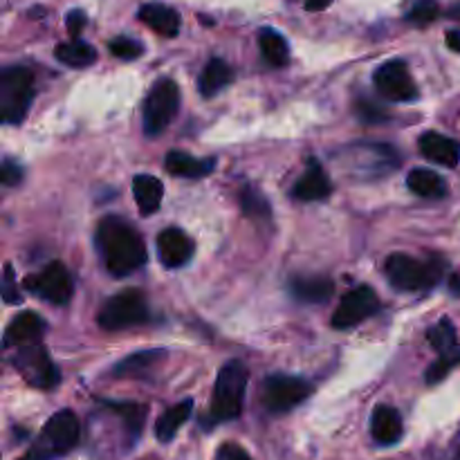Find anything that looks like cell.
Here are the masks:
<instances>
[{
	"label": "cell",
	"instance_id": "1",
	"mask_svg": "<svg viewBox=\"0 0 460 460\" xmlns=\"http://www.w3.org/2000/svg\"><path fill=\"white\" fill-rule=\"evenodd\" d=\"M94 245L112 277H128L146 263L144 241L119 216H108L97 225Z\"/></svg>",
	"mask_w": 460,
	"mask_h": 460
},
{
	"label": "cell",
	"instance_id": "2",
	"mask_svg": "<svg viewBox=\"0 0 460 460\" xmlns=\"http://www.w3.org/2000/svg\"><path fill=\"white\" fill-rule=\"evenodd\" d=\"M81 438V425L79 418L70 411V409H63V411L54 413L45 427L40 429V434L36 436L34 445L27 449V454L21 460H57L63 458L67 452L79 445Z\"/></svg>",
	"mask_w": 460,
	"mask_h": 460
},
{
	"label": "cell",
	"instance_id": "3",
	"mask_svg": "<svg viewBox=\"0 0 460 460\" xmlns=\"http://www.w3.org/2000/svg\"><path fill=\"white\" fill-rule=\"evenodd\" d=\"M247 380H250V373H247V367L243 362L234 359V362L225 364L220 368L209 407V420L214 425L236 420L241 416L243 402H245Z\"/></svg>",
	"mask_w": 460,
	"mask_h": 460
},
{
	"label": "cell",
	"instance_id": "4",
	"mask_svg": "<svg viewBox=\"0 0 460 460\" xmlns=\"http://www.w3.org/2000/svg\"><path fill=\"white\" fill-rule=\"evenodd\" d=\"M443 270L445 263L440 259L418 261L409 254H391L385 265V274L391 286L404 292L434 288L443 277Z\"/></svg>",
	"mask_w": 460,
	"mask_h": 460
},
{
	"label": "cell",
	"instance_id": "5",
	"mask_svg": "<svg viewBox=\"0 0 460 460\" xmlns=\"http://www.w3.org/2000/svg\"><path fill=\"white\" fill-rule=\"evenodd\" d=\"M34 99V75L22 66L4 67L0 75V117L4 124H21Z\"/></svg>",
	"mask_w": 460,
	"mask_h": 460
},
{
	"label": "cell",
	"instance_id": "6",
	"mask_svg": "<svg viewBox=\"0 0 460 460\" xmlns=\"http://www.w3.org/2000/svg\"><path fill=\"white\" fill-rule=\"evenodd\" d=\"M180 108V88L173 79H160L153 84L148 90L146 99H144L142 119H144V133L155 137L166 126L173 121L175 112Z\"/></svg>",
	"mask_w": 460,
	"mask_h": 460
},
{
	"label": "cell",
	"instance_id": "7",
	"mask_svg": "<svg viewBox=\"0 0 460 460\" xmlns=\"http://www.w3.org/2000/svg\"><path fill=\"white\" fill-rule=\"evenodd\" d=\"M97 322L103 331L111 332L126 331V328H133L148 322V305L144 301L142 292L124 290L119 295L111 296L102 305V310H99Z\"/></svg>",
	"mask_w": 460,
	"mask_h": 460
},
{
	"label": "cell",
	"instance_id": "8",
	"mask_svg": "<svg viewBox=\"0 0 460 460\" xmlns=\"http://www.w3.org/2000/svg\"><path fill=\"white\" fill-rule=\"evenodd\" d=\"M313 394V385L304 377L295 376H270L261 386V400L270 413H288L299 407L308 395Z\"/></svg>",
	"mask_w": 460,
	"mask_h": 460
},
{
	"label": "cell",
	"instance_id": "9",
	"mask_svg": "<svg viewBox=\"0 0 460 460\" xmlns=\"http://www.w3.org/2000/svg\"><path fill=\"white\" fill-rule=\"evenodd\" d=\"M12 362L21 371V376L36 389L49 391L61 382L58 367L48 358V350L40 346V341L39 344L18 346V353Z\"/></svg>",
	"mask_w": 460,
	"mask_h": 460
},
{
	"label": "cell",
	"instance_id": "10",
	"mask_svg": "<svg viewBox=\"0 0 460 460\" xmlns=\"http://www.w3.org/2000/svg\"><path fill=\"white\" fill-rule=\"evenodd\" d=\"M25 288L30 292H34L36 296H40L43 301L54 305H66L72 299V279L70 272L66 270V265L61 261H54L48 268L40 270L36 277L25 279Z\"/></svg>",
	"mask_w": 460,
	"mask_h": 460
},
{
	"label": "cell",
	"instance_id": "11",
	"mask_svg": "<svg viewBox=\"0 0 460 460\" xmlns=\"http://www.w3.org/2000/svg\"><path fill=\"white\" fill-rule=\"evenodd\" d=\"M376 90L389 102H416L418 88L416 81L409 75L407 63L395 58V61L382 63L373 75Z\"/></svg>",
	"mask_w": 460,
	"mask_h": 460
},
{
	"label": "cell",
	"instance_id": "12",
	"mask_svg": "<svg viewBox=\"0 0 460 460\" xmlns=\"http://www.w3.org/2000/svg\"><path fill=\"white\" fill-rule=\"evenodd\" d=\"M377 310H380V299H377L373 288H353V290L341 296L340 305H337L335 314H332V328H337V331L353 328L362 323L364 319L371 317V314H376Z\"/></svg>",
	"mask_w": 460,
	"mask_h": 460
},
{
	"label": "cell",
	"instance_id": "13",
	"mask_svg": "<svg viewBox=\"0 0 460 460\" xmlns=\"http://www.w3.org/2000/svg\"><path fill=\"white\" fill-rule=\"evenodd\" d=\"M193 250H196V245H193L191 238L178 227L164 229L157 236V256H160L162 265H166V268H182V265H187L191 261Z\"/></svg>",
	"mask_w": 460,
	"mask_h": 460
},
{
	"label": "cell",
	"instance_id": "14",
	"mask_svg": "<svg viewBox=\"0 0 460 460\" xmlns=\"http://www.w3.org/2000/svg\"><path fill=\"white\" fill-rule=\"evenodd\" d=\"M43 332H45L43 317L25 310V313L16 314V317L12 319V323L7 326V331H4V340H3L4 349H13V346L18 349V346L39 344Z\"/></svg>",
	"mask_w": 460,
	"mask_h": 460
},
{
	"label": "cell",
	"instance_id": "15",
	"mask_svg": "<svg viewBox=\"0 0 460 460\" xmlns=\"http://www.w3.org/2000/svg\"><path fill=\"white\" fill-rule=\"evenodd\" d=\"M332 191L331 178L326 175V171L319 166L317 160H310L308 169L305 173L301 175L299 180L292 187V198L301 202H317V200H326Z\"/></svg>",
	"mask_w": 460,
	"mask_h": 460
},
{
	"label": "cell",
	"instance_id": "16",
	"mask_svg": "<svg viewBox=\"0 0 460 460\" xmlns=\"http://www.w3.org/2000/svg\"><path fill=\"white\" fill-rule=\"evenodd\" d=\"M404 434L402 416L398 413V409L389 407V404H380L376 407L371 418V436L377 445L382 447H391V445L400 443Z\"/></svg>",
	"mask_w": 460,
	"mask_h": 460
},
{
	"label": "cell",
	"instance_id": "17",
	"mask_svg": "<svg viewBox=\"0 0 460 460\" xmlns=\"http://www.w3.org/2000/svg\"><path fill=\"white\" fill-rule=\"evenodd\" d=\"M418 148H420V153L427 157V160L436 162V164L440 166H449V169H454V166H458L460 162V144L456 139L447 137V135L434 133V130L422 135L420 142H418Z\"/></svg>",
	"mask_w": 460,
	"mask_h": 460
},
{
	"label": "cell",
	"instance_id": "18",
	"mask_svg": "<svg viewBox=\"0 0 460 460\" xmlns=\"http://www.w3.org/2000/svg\"><path fill=\"white\" fill-rule=\"evenodd\" d=\"M166 171L175 178H205L216 169L214 157H193L184 151H171L164 160Z\"/></svg>",
	"mask_w": 460,
	"mask_h": 460
},
{
	"label": "cell",
	"instance_id": "19",
	"mask_svg": "<svg viewBox=\"0 0 460 460\" xmlns=\"http://www.w3.org/2000/svg\"><path fill=\"white\" fill-rule=\"evenodd\" d=\"M139 21L146 22L153 31L162 36H175L180 31V13L162 3H148L139 9Z\"/></svg>",
	"mask_w": 460,
	"mask_h": 460
},
{
	"label": "cell",
	"instance_id": "20",
	"mask_svg": "<svg viewBox=\"0 0 460 460\" xmlns=\"http://www.w3.org/2000/svg\"><path fill=\"white\" fill-rule=\"evenodd\" d=\"M133 196L135 202H137L139 211L144 216L155 214L157 207L162 205V196H164V187H162L160 180L155 175L139 173L135 175L133 180Z\"/></svg>",
	"mask_w": 460,
	"mask_h": 460
},
{
	"label": "cell",
	"instance_id": "21",
	"mask_svg": "<svg viewBox=\"0 0 460 460\" xmlns=\"http://www.w3.org/2000/svg\"><path fill=\"white\" fill-rule=\"evenodd\" d=\"M234 79V70L229 67L227 61L223 58H211L202 70L200 79H198V88H200L202 97H214L220 90L227 88Z\"/></svg>",
	"mask_w": 460,
	"mask_h": 460
},
{
	"label": "cell",
	"instance_id": "22",
	"mask_svg": "<svg viewBox=\"0 0 460 460\" xmlns=\"http://www.w3.org/2000/svg\"><path fill=\"white\" fill-rule=\"evenodd\" d=\"M191 411H193V400H182V402L166 409L155 425L157 440H160V443H171V440L175 438V434L180 431V427L191 418Z\"/></svg>",
	"mask_w": 460,
	"mask_h": 460
},
{
	"label": "cell",
	"instance_id": "23",
	"mask_svg": "<svg viewBox=\"0 0 460 460\" xmlns=\"http://www.w3.org/2000/svg\"><path fill=\"white\" fill-rule=\"evenodd\" d=\"M335 286L328 277H296L292 279V295L304 304H319L332 295Z\"/></svg>",
	"mask_w": 460,
	"mask_h": 460
},
{
	"label": "cell",
	"instance_id": "24",
	"mask_svg": "<svg viewBox=\"0 0 460 460\" xmlns=\"http://www.w3.org/2000/svg\"><path fill=\"white\" fill-rule=\"evenodd\" d=\"M407 187L420 198H438L447 196V182L431 169H413L407 175Z\"/></svg>",
	"mask_w": 460,
	"mask_h": 460
},
{
	"label": "cell",
	"instance_id": "25",
	"mask_svg": "<svg viewBox=\"0 0 460 460\" xmlns=\"http://www.w3.org/2000/svg\"><path fill=\"white\" fill-rule=\"evenodd\" d=\"M54 57H57V61H61L63 66L67 67H88L90 63L97 61V49L90 43H85V40L72 39L58 45V48L54 49Z\"/></svg>",
	"mask_w": 460,
	"mask_h": 460
},
{
	"label": "cell",
	"instance_id": "26",
	"mask_svg": "<svg viewBox=\"0 0 460 460\" xmlns=\"http://www.w3.org/2000/svg\"><path fill=\"white\" fill-rule=\"evenodd\" d=\"M259 48L261 54L268 63L281 67L290 61V48H288V40L279 34L277 30H261L259 34Z\"/></svg>",
	"mask_w": 460,
	"mask_h": 460
},
{
	"label": "cell",
	"instance_id": "27",
	"mask_svg": "<svg viewBox=\"0 0 460 460\" xmlns=\"http://www.w3.org/2000/svg\"><path fill=\"white\" fill-rule=\"evenodd\" d=\"M164 358L162 350H146V353H135L128 359H121L115 367V376H139V373L148 371L155 362Z\"/></svg>",
	"mask_w": 460,
	"mask_h": 460
},
{
	"label": "cell",
	"instance_id": "28",
	"mask_svg": "<svg viewBox=\"0 0 460 460\" xmlns=\"http://www.w3.org/2000/svg\"><path fill=\"white\" fill-rule=\"evenodd\" d=\"M427 337H429V344L434 346L438 353H445V350H452L458 346L456 328H454V323L449 322V319H440V322L427 332Z\"/></svg>",
	"mask_w": 460,
	"mask_h": 460
},
{
	"label": "cell",
	"instance_id": "29",
	"mask_svg": "<svg viewBox=\"0 0 460 460\" xmlns=\"http://www.w3.org/2000/svg\"><path fill=\"white\" fill-rule=\"evenodd\" d=\"M458 364H460V346L440 353V358L436 359V364H431L429 371H427V385H438V382L445 380V377L449 376V371L456 368Z\"/></svg>",
	"mask_w": 460,
	"mask_h": 460
},
{
	"label": "cell",
	"instance_id": "30",
	"mask_svg": "<svg viewBox=\"0 0 460 460\" xmlns=\"http://www.w3.org/2000/svg\"><path fill=\"white\" fill-rule=\"evenodd\" d=\"M108 48L117 58H124V61H133V58H139L144 54V45L139 40L128 39V36H117V39L111 40Z\"/></svg>",
	"mask_w": 460,
	"mask_h": 460
},
{
	"label": "cell",
	"instance_id": "31",
	"mask_svg": "<svg viewBox=\"0 0 460 460\" xmlns=\"http://www.w3.org/2000/svg\"><path fill=\"white\" fill-rule=\"evenodd\" d=\"M438 13H440V7L436 0H418V3L411 7V12H409V21L422 27L434 22L436 18H438Z\"/></svg>",
	"mask_w": 460,
	"mask_h": 460
},
{
	"label": "cell",
	"instance_id": "32",
	"mask_svg": "<svg viewBox=\"0 0 460 460\" xmlns=\"http://www.w3.org/2000/svg\"><path fill=\"white\" fill-rule=\"evenodd\" d=\"M243 209L247 211L250 216H270V205L259 191H252V189H245L243 191Z\"/></svg>",
	"mask_w": 460,
	"mask_h": 460
},
{
	"label": "cell",
	"instance_id": "33",
	"mask_svg": "<svg viewBox=\"0 0 460 460\" xmlns=\"http://www.w3.org/2000/svg\"><path fill=\"white\" fill-rule=\"evenodd\" d=\"M0 180H3L4 187H13V184H18L22 180V169L18 166V162L13 160H4L3 162V169H0Z\"/></svg>",
	"mask_w": 460,
	"mask_h": 460
},
{
	"label": "cell",
	"instance_id": "34",
	"mask_svg": "<svg viewBox=\"0 0 460 460\" xmlns=\"http://www.w3.org/2000/svg\"><path fill=\"white\" fill-rule=\"evenodd\" d=\"M216 460H252L250 454L236 443H225L220 445L218 452H216Z\"/></svg>",
	"mask_w": 460,
	"mask_h": 460
},
{
	"label": "cell",
	"instance_id": "35",
	"mask_svg": "<svg viewBox=\"0 0 460 460\" xmlns=\"http://www.w3.org/2000/svg\"><path fill=\"white\" fill-rule=\"evenodd\" d=\"M12 265L7 263V268H4V290H3V296L7 304H21V295H16V292H12Z\"/></svg>",
	"mask_w": 460,
	"mask_h": 460
},
{
	"label": "cell",
	"instance_id": "36",
	"mask_svg": "<svg viewBox=\"0 0 460 460\" xmlns=\"http://www.w3.org/2000/svg\"><path fill=\"white\" fill-rule=\"evenodd\" d=\"M84 25H85V16L81 12H72L70 16H67V30H70V34L75 36H79V31L84 30Z\"/></svg>",
	"mask_w": 460,
	"mask_h": 460
},
{
	"label": "cell",
	"instance_id": "37",
	"mask_svg": "<svg viewBox=\"0 0 460 460\" xmlns=\"http://www.w3.org/2000/svg\"><path fill=\"white\" fill-rule=\"evenodd\" d=\"M332 0H305V9L308 12H322V9L331 7Z\"/></svg>",
	"mask_w": 460,
	"mask_h": 460
},
{
	"label": "cell",
	"instance_id": "38",
	"mask_svg": "<svg viewBox=\"0 0 460 460\" xmlns=\"http://www.w3.org/2000/svg\"><path fill=\"white\" fill-rule=\"evenodd\" d=\"M447 45L454 52H460V30H452L447 34Z\"/></svg>",
	"mask_w": 460,
	"mask_h": 460
},
{
	"label": "cell",
	"instance_id": "39",
	"mask_svg": "<svg viewBox=\"0 0 460 460\" xmlns=\"http://www.w3.org/2000/svg\"><path fill=\"white\" fill-rule=\"evenodd\" d=\"M449 281H452V283H449V286H452L454 295H460V277H458V274H454V277L449 279Z\"/></svg>",
	"mask_w": 460,
	"mask_h": 460
},
{
	"label": "cell",
	"instance_id": "40",
	"mask_svg": "<svg viewBox=\"0 0 460 460\" xmlns=\"http://www.w3.org/2000/svg\"><path fill=\"white\" fill-rule=\"evenodd\" d=\"M452 460H460V440H458L456 449H454V456H452Z\"/></svg>",
	"mask_w": 460,
	"mask_h": 460
}]
</instances>
